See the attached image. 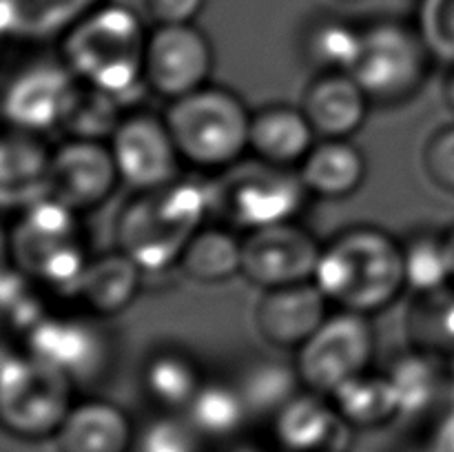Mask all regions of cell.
I'll return each mask as SVG.
<instances>
[{"instance_id": "9c48e42d", "label": "cell", "mask_w": 454, "mask_h": 452, "mask_svg": "<svg viewBox=\"0 0 454 452\" xmlns=\"http://www.w3.org/2000/svg\"><path fill=\"white\" fill-rule=\"evenodd\" d=\"M375 355V332L368 315L337 310L301 348L295 368L301 386L331 397L341 384L371 370Z\"/></svg>"}, {"instance_id": "3957f363", "label": "cell", "mask_w": 454, "mask_h": 452, "mask_svg": "<svg viewBox=\"0 0 454 452\" xmlns=\"http://www.w3.org/2000/svg\"><path fill=\"white\" fill-rule=\"evenodd\" d=\"M146 43L149 34L140 13L105 3L62 35L60 58L80 82L109 91L129 109L149 91Z\"/></svg>"}, {"instance_id": "7402d4cb", "label": "cell", "mask_w": 454, "mask_h": 452, "mask_svg": "<svg viewBox=\"0 0 454 452\" xmlns=\"http://www.w3.org/2000/svg\"><path fill=\"white\" fill-rule=\"evenodd\" d=\"M315 136L301 106H262L251 120V153L275 167L297 168L315 146Z\"/></svg>"}, {"instance_id": "ee69618b", "label": "cell", "mask_w": 454, "mask_h": 452, "mask_svg": "<svg viewBox=\"0 0 454 452\" xmlns=\"http://www.w3.org/2000/svg\"><path fill=\"white\" fill-rule=\"evenodd\" d=\"M448 239V251H450V264H452V282H454V226L450 230H446Z\"/></svg>"}, {"instance_id": "d590c367", "label": "cell", "mask_w": 454, "mask_h": 452, "mask_svg": "<svg viewBox=\"0 0 454 452\" xmlns=\"http://www.w3.org/2000/svg\"><path fill=\"white\" fill-rule=\"evenodd\" d=\"M415 25L434 60L454 65V0H419Z\"/></svg>"}, {"instance_id": "484cf974", "label": "cell", "mask_w": 454, "mask_h": 452, "mask_svg": "<svg viewBox=\"0 0 454 452\" xmlns=\"http://www.w3.org/2000/svg\"><path fill=\"white\" fill-rule=\"evenodd\" d=\"M202 384L204 377L198 362L180 348L155 350L142 368L146 397L167 415H184Z\"/></svg>"}, {"instance_id": "e575fe53", "label": "cell", "mask_w": 454, "mask_h": 452, "mask_svg": "<svg viewBox=\"0 0 454 452\" xmlns=\"http://www.w3.org/2000/svg\"><path fill=\"white\" fill-rule=\"evenodd\" d=\"M43 291L29 275L7 264L3 273V317L7 331L22 337V341L49 315Z\"/></svg>"}, {"instance_id": "8d00e7d4", "label": "cell", "mask_w": 454, "mask_h": 452, "mask_svg": "<svg viewBox=\"0 0 454 452\" xmlns=\"http://www.w3.org/2000/svg\"><path fill=\"white\" fill-rule=\"evenodd\" d=\"M202 441L189 421L167 415L151 421L142 434H137L133 452H202Z\"/></svg>"}, {"instance_id": "ffe728a7", "label": "cell", "mask_w": 454, "mask_h": 452, "mask_svg": "<svg viewBox=\"0 0 454 452\" xmlns=\"http://www.w3.org/2000/svg\"><path fill=\"white\" fill-rule=\"evenodd\" d=\"M51 153L40 133L9 127L0 146V202L20 208L49 198Z\"/></svg>"}, {"instance_id": "d6986e66", "label": "cell", "mask_w": 454, "mask_h": 452, "mask_svg": "<svg viewBox=\"0 0 454 452\" xmlns=\"http://www.w3.org/2000/svg\"><path fill=\"white\" fill-rule=\"evenodd\" d=\"M136 441L129 412L106 399L75 401L53 434L58 452H133Z\"/></svg>"}, {"instance_id": "9a60e30c", "label": "cell", "mask_w": 454, "mask_h": 452, "mask_svg": "<svg viewBox=\"0 0 454 452\" xmlns=\"http://www.w3.org/2000/svg\"><path fill=\"white\" fill-rule=\"evenodd\" d=\"M109 142L69 137L56 146L49 168V198L71 211H93L114 195L120 184Z\"/></svg>"}, {"instance_id": "7bdbcfd3", "label": "cell", "mask_w": 454, "mask_h": 452, "mask_svg": "<svg viewBox=\"0 0 454 452\" xmlns=\"http://www.w3.org/2000/svg\"><path fill=\"white\" fill-rule=\"evenodd\" d=\"M231 452H273V450H269V448L260 446V443L244 441V443H238V446L231 448Z\"/></svg>"}, {"instance_id": "f1b7e54d", "label": "cell", "mask_w": 454, "mask_h": 452, "mask_svg": "<svg viewBox=\"0 0 454 452\" xmlns=\"http://www.w3.org/2000/svg\"><path fill=\"white\" fill-rule=\"evenodd\" d=\"M184 419L202 439L224 441L242 433L247 421L251 419V412L235 381L204 379L202 388L186 408Z\"/></svg>"}, {"instance_id": "d4e9b609", "label": "cell", "mask_w": 454, "mask_h": 452, "mask_svg": "<svg viewBox=\"0 0 454 452\" xmlns=\"http://www.w3.org/2000/svg\"><path fill=\"white\" fill-rule=\"evenodd\" d=\"M386 375L397 394L402 419H421L446 403L448 362L439 355L411 346L408 353L390 363Z\"/></svg>"}, {"instance_id": "1f68e13d", "label": "cell", "mask_w": 454, "mask_h": 452, "mask_svg": "<svg viewBox=\"0 0 454 452\" xmlns=\"http://www.w3.org/2000/svg\"><path fill=\"white\" fill-rule=\"evenodd\" d=\"M364 27L344 18H317L301 35V56L319 74L353 71L362 49Z\"/></svg>"}, {"instance_id": "4fadbf2b", "label": "cell", "mask_w": 454, "mask_h": 452, "mask_svg": "<svg viewBox=\"0 0 454 452\" xmlns=\"http://www.w3.org/2000/svg\"><path fill=\"white\" fill-rule=\"evenodd\" d=\"M120 180L133 191H151L180 180L177 151L164 115L127 113L109 140Z\"/></svg>"}, {"instance_id": "cb8c5ba5", "label": "cell", "mask_w": 454, "mask_h": 452, "mask_svg": "<svg viewBox=\"0 0 454 452\" xmlns=\"http://www.w3.org/2000/svg\"><path fill=\"white\" fill-rule=\"evenodd\" d=\"M106 0H0V29L18 43H44L65 35Z\"/></svg>"}, {"instance_id": "836d02e7", "label": "cell", "mask_w": 454, "mask_h": 452, "mask_svg": "<svg viewBox=\"0 0 454 452\" xmlns=\"http://www.w3.org/2000/svg\"><path fill=\"white\" fill-rule=\"evenodd\" d=\"M403 261H406L408 291L433 292L452 284L450 251L446 233L433 229L412 230L402 239Z\"/></svg>"}, {"instance_id": "7a4b0ae2", "label": "cell", "mask_w": 454, "mask_h": 452, "mask_svg": "<svg viewBox=\"0 0 454 452\" xmlns=\"http://www.w3.org/2000/svg\"><path fill=\"white\" fill-rule=\"evenodd\" d=\"M213 215L211 186L176 180L151 191H136L115 220V248L145 273H164L180 264L186 244Z\"/></svg>"}, {"instance_id": "8992f818", "label": "cell", "mask_w": 454, "mask_h": 452, "mask_svg": "<svg viewBox=\"0 0 454 452\" xmlns=\"http://www.w3.org/2000/svg\"><path fill=\"white\" fill-rule=\"evenodd\" d=\"M0 379L3 428L25 441L53 439L75 403L74 381L27 348L12 346L3 348Z\"/></svg>"}, {"instance_id": "f546056e", "label": "cell", "mask_w": 454, "mask_h": 452, "mask_svg": "<svg viewBox=\"0 0 454 452\" xmlns=\"http://www.w3.org/2000/svg\"><path fill=\"white\" fill-rule=\"evenodd\" d=\"M333 403L350 424V428L372 430L399 417V401L388 375L362 372L331 394Z\"/></svg>"}, {"instance_id": "5b68a950", "label": "cell", "mask_w": 454, "mask_h": 452, "mask_svg": "<svg viewBox=\"0 0 454 452\" xmlns=\"http://www.w3.org/2000/svg\"><path fill=\"white\" fill-rule=\"evenodd\" d=\"M164 120L182 160L200 171L222 173L251 153L253 113L224 87H207L177 97Z\"/></svg>"}, {"instance_id": "f35d334b", "label": "cell", "mask_w": 454, "mask_h": 452, "mask_svg": "<svg viewBox=\"0 0 454 452\" xmlns=\"http://www.w3.org/2000/svg\"><path fill=\"white\" fill-rule=\"evenodd\" d=\"M142 3L155 25H182V22H193L207 0H142Z\"/></svg>"}, {"instance_id": "8fae6325", "label": "cell", "mask_w": 454, "mask_h": 452, "mask_svg": "<svg viewBox=\"0 0 454 452\" xmlns=\"http://www.w3.org/2000/svg\"><path fill=\"white\" fill-rule=\"evenodd\" d=\"M213 65L211 40L193 22L158 25L149 34L145 80L153 96L173 102L207 87Z\"/></svg>"}, {"instance_id": "e0dca14e", "label": "cell", "mask_w": 454, "mask_h": 452, "mask_svg": "<svg viewBox=\"0 0 454 452\" xmlns=\"http://www.w3.org/2000/svg\"><path fill=\"white\" fill-rule=\"evenodd\" d=\"M270 424L279 452H346L350 446V424L331 397L315 390H300Z\"/></svg>"}, {"instance_id": "7c38bea8", "label": "cell", "mask_w": 454, "mask_h": 452, "mask_svg": "<svg viewBox=\"0 0 454 452\" xmlns=\"http://www.w3.org/2000/svg\"><path fill=\"white\" fill-rule=\"evenodd\" d=\"M324 244L295 222L248 230L242 244V275L260 291L315 277Z\"/></svg>"}, {"instance_id": "74e56055", "label": "cell", "mask_w": 454, "mask_h": 452, "mask_svg": "<svg viewBox=\"0 0 454 452\" xmlns=\"http://www.w3.org/2000/svg\"><path fill=\"white\" fill-rule=\"evenodd\" d=\"M424 173L439 191L454 195V124L437 129L421 151Z\"/></svg>"}, {"instance_id": "ab89813d", "label": "cell", "mask_w": 454, "mask_h": 452, "mask_svg": "<svg viewBox=\"0 0 454 452\" xmlns=\"http://www.w3.org/2000/svg\"><path fill=\"white\" fill-rule=\"evenodd\" d=\"M434 452H454V410L448 408L446 415L437 421L433 437L428 439Z\"/></svg>"}, {"instance_id": "d6a6232c", "label": "cell", "mask_w": 454, "mask_h": 452, "mask_svg": "<svg viewBox=\"0 0 454 452\" xmlns=\"http://www.w3.org/2000/svg\"><path fill=\"white\" fill-rule=\"evenodd\" d=\"M124 115L127 106L118 97L78 80L60 129L69 133V137L109 142Z\"/></svg>"}, {"instance_id": "bcb514c9", "label": "cell", "mask_w": 454, "mask_h": 452, "mask_svg": "<svg viewBox=\"0 0 454 452\" xmlns=\"http://www.w3.org/2000/svg\"><path fill=\"white\" fill-rule=\"evenodd\" d=\"M341 3H357V0H341Z\"/></svg>"}, {"instance_id": "2e32d148", "label": "cell", "mask_w": 454, "mask_h": 452, "mask_svg": "<svg viewBox=\"0 0 454 452\" xmlns=\"http://www.w3.org/2000/svg\"><path fill=\"white\" fill-rule=\"evenodd\" d=\"M331 300L309 282L262 291L255 304V331L273 348L297 350L317 332L331 315Z\"/></svg>"}, {"instance_id": "ac0fdd59", "label": "cell", "mask_w": 454, "mask_h": 452, "mask_svg": "<svg viewBox=\"0 0 454 452\" xmlns=\"http://www.w3.org/2000/svg\"><path fill=\"white\" fill-rule=\"evenodd\" d=\"M371 102L353 74L328 71L310 80L301 111L322 140H348L366 124Z\"/></svg>"}, {"instance_id": "83f0119b", "label": "cell", "mask_w": 454, "mask_h": 452, "mask_svg": "<svg viewBox=\"0 0 454 452\" xmlns=\"http://www.w3.org/2000/svg\"><path fill=\"white\" fill-rule=\"evenodd\" d=\"M235 386L251 417L266 419H273L300 390H304L295 366L269 357H255L242 363Z\"/></svg>"}, {"instance_id": "5bb4252c", "label": "cell", "mask_w": 454, "mask_h": 452, "mask_svg": "<svg viewBox=\"0 0 454 452\" xmlns=\"http://www.w3.org/2000/svg\"><path fill=\"white\" fill-rule=\"evenodd\" d=\"M78 78L65 60H34L4 84L3 113L9 127L31 133L60 129Z\"/></svg>"}, {"instance_id": "ba28073f", "label": "cell", "mask_w": 454, "mask_h": 452, "mask_svg": "<svg viewBox=\"0 0 454 452\" xmlns=\"http://www.w3.org/2000/svg\"><path fill=\"white\" fill-rule=\"evenodd\" d=\"M433 60L417 25L381 18L364 27L362 49L350 74L372 102L402 105L424 89Z\"/></svg>"}, {"instance_id": "30bf717a", "label": "cell", "mask_w": 454, "mask_h": 452, "mask_svg": "<svg viewBox=\"0 0 454 452\" xmlns=\"http://www.w3.org/2000/svg\"><path fill=\"white\" fill-rule=\"evenodd\" d=\"M100 319L91 313H49L25 337V348L74 384H98L114 363V341Z\"/></svg>"}, {"instance_id": "44dd1931", "label": "cell", "mask_w": 454, "mask_h": 452, "mask_svg": "<svg viewBox=\"0 0 454 452\" xmlns=\"http://www.w3.org/2000/svg\"><path fill=\"white\" fill-rule=\"evenodd\" d=\"M145 270L120 248L89 260L71 300L96 317H114L136 301Z\"/></svg>"}, {"instance_id": "603a6c76", "label": "cell", "mask_w": 454, "mask_h": 452, "mask_svg": "<svg viewBox=\"0 0 454 452\" xmlns=\"http://www.w3.org/2000/svg\"><path fill=\"white\" fill-rule=\"evenodd\" d=\"M297 171L310 198L346 199L366 182L368 162L350 140H322L315 142Z\"/></svg>"}, {"instance_id": "b9f144b4", "label": "cell", "mask_w": 454, "mask_h": 452, "mask_svg": "<svg viewBox=\"0 0 454 452\" xmlns=\"http://www.w3.org/2000/svg\"><path fill=\"white\" fill-rule=\"evenodd\" d=\"M446 406L454 410V362L448 363V390H446Z\"/></svg>"}, {"instance_id": "6da1fadb", "label": "cell", "mask_w": 454, "mask_h": 452, "mask_svg": "<svg viewBox=\"0 0 454 452\" xmlns=\"http://www.w3.org/2000/svg\"><path fill=\"white\" fill-rule=\"evenodd\" d=\"M313 282L340 310L381 313L408 291L402 239L377 226H353L324 244Z\"/></svg>"}, {"instance_id": "f6af8a7d", "label": "cell", "mask_w": 454, "mask_h": 452, "mask_svg": "<svg viewBox=\"0 0 454 452\" xmlns=\"http://www.w3.org/2000/svg\"><path fill=\"white\" fill-rule=\"evenodd\" d=\"M408 452H434V448L430 446V441H426L424 446H419V448H412V450H408Z\"/></svg>"}, {"instance_id": "277c9868", "label": "cell", "mask_w": 454, "mask_h": 452, "mask_svg": "<svg viewBox=\"0 0 454 452\" xmlns=\"http://www.w3.org/2000/svg\"><path fill=\"white\" fill-rule=\"evenodd\" d=\"M16 213L7 235L12 266L53 295L74 297L91 260L78 224L80 213L53 198L38 199Z\"/></svg>"}, {"instance_id": "52a82bcc", "label": "cell", "mask_w": 454, "mask_h": 452, "mask_svg": "<svg viewBox=\"0 0 454 452\" xmlns=\"http://www.w3.org/2000/svg\"><path fill=\"white\" fill-rule=\"evenodd\" d=\"M208 186L213 213L226 220V224L247 230L295 222L310 198L300 171L257 158L233 164Z\"/></svg>"}, {"instance_id": "4316f807", "label": "cell", "mask_w": 454, "mask_h": 452, "mask_svg": "<svg viewBox=\"0 0 454 452\" xmlns=\"http://www.w3.org/2000/svg\"><path fill=\"white\" fill-rule=\"evenodd\" d=\"M242 244L226 226L204 224L186 244L180 270L198 284H222L242 275Z\"/></svg>"}, {"instance_id": "60d3db41", "label": "cell", "mask_w": 454, "mask_h": 452, "mask_svg": "<svg viewBox=\"0 0 454 452\" xmlns=\"http://www.w3.org/2000/svg\"><path fill=\"white\" fill-rule=\"evenodd\" d=\"M443 102H446L448 111L454 115V65H450L446 80H443Z\"/></svg>"}, {"instance_id": "4dcf8cb0", "label": "cell", "mask_w": 454, "mask_h": 452, "mask_svg": "<svg viewBox=\"0 0 454 452\" xmlns=\"http://www.w3.org/2000/svg\"><path fill=\"white\" fill-rule=\"evenodd\" d=\"M412 348L439 355L454 362V282L433 292H419L412 300L406 319Z\"/></svg>"}]
</instances>
